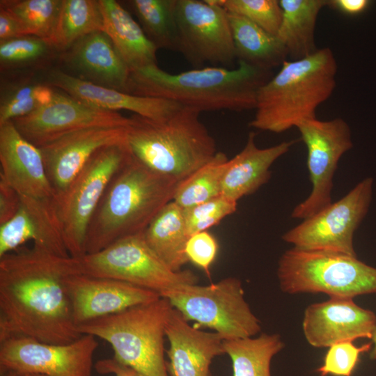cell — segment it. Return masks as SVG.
<instances>
[{"instance_id": "cell-1", "label": "cell", "mask_w": 376, "mask_h": 376, "mask_svg": "<svg viewBox=\"0 0 376 376\" xmlns=\"http://www.w3.org/2000/svg\"><path fill=\"white\" fill-rule=\"evenodd\" d=\"M79 273L77 258L20 247L0 258V342L13 336L65 344L81 334L65 279Z\"/></svg>"}, {"instance_id": "cell-2", "label": "cell", "mask_w": 376, "mask_h": 376, "mask_svg": "<svg viewBox=\"0 0 376 376\" xmlns=\"http://www.w3.org/2000/svg\"><path fill=\"white\" fill-rule=\"evenodd\" d=\"M235 68L207 66L171 74L150 65L130 72L126 93L162 98L202 111L255 109L271 71L238 61Z\"/></svg>"}, {"instance_id": "cell-3", "label": "cell", "mask_w": 376, "mask_h": 376, "mask_svg": "<svg viewBox=\"0 0 376 376\" xmlns=\"http://www.w3.org/2000/svg\"><path fill=\"white\" fill-rule=\"evenodd\" d=\"M178 184L146 166L131 153L110 181L91 221L85 254L144 232L161 210L173 200Z\"/></svg>"}, {"instance_id": "cell-4", "label": "cell", "mask_w": 376, "mask_h": 376, "mask_svg": "<svg viewBox=\"0 0 376 376\" xmlns=\"http://www.w3.org/2000/svg\"><path fill=\"white\" fill-rule=\"evenodd\" d=\"M336 73L337 63L329 47L304 58L285 61L277 74L259 88L249 127L282 133L316 118V109L336 88Z\"/></svg>"}, {"instance_id": "cell-5", "label": "cell", "mask_w": 376, "mask_h": 376, "mask_svg": "<svg viewBox=\"0 0 376 376\" xmlns=\"http://www.w3.org/2000/svg\"><path fill=\"white\" fill-rule=\"evenodd\" d=\"M200 113L182 107L159 120L133 114L126 130L132 155L155 172L179 182L185 180L219 152Z\"/></svg>"}, {"instance_id": "cell-6", "label": "cell", "mask_w": 376, "mask_h": 376, "mask_svg": "<svg viewBox=\"0 0 376 376\" xmlns=\"http://www.w3.org/2000/svg\"><path fill=\"white\" fill-rule=\"evenodd\" d=\"M173 306L164 297L77 327L110 344L117 362L142 376H169L164 359L166 327Z\"/></svg>"}, {"instance_id": "cell-7", "label": "cell", "mask_w": 376, "mask_h": 376, "mask_svg": "<svg viewBox=\"0 0 376 376\" xmlns=\"http://www.w3.org/2000/svg\"><path fill=\"white\" fill-rule=\"evenodd\" d=\"M276 273L281 290L290 295L353 299L376 294V267L345 254L293 246L281 256Z\"/></svg>"}, {"instance_id": "cell-8", "label": "cell", "mask_w": 376, "mask_h": 376, "mask_svg": "<svg viewBox=\"0 0 376 376\" xmlns=\"http://www.w3.org/2000/svg\"><path fill=\"white\" fill-rule=\"evenodd\" d=\"M169 300L187 321L205 327L224 340L252 337L261 331L260 322L244 297L241 281L224 278L207 285L191 284L160 295Z\"/></svg>"}, {"instance_id": "cell-9", "label": "cell", "mask_w": 376, "mask_h": 376, "mask_svg": "<svg viewBox=\"0 0 376 376\" xmlns=\"http://www.w3.org/2000/svg\"><path fill=\"white\" fill-rule=\"evenodd\" d=\"M79 274L127 282L162 293L199 278L189 269H170L147 243L144 232L119 239L104 249L77 258Z\"/></svg>"}, {"instance_id": "cell-10", "label": "cell", "mask_w": 376, "mask_h": 376, "mask_svg": "<svg viewBox=\"0 0 376 376\" xmlns=\"http://www.w3.org/2000/svg\"><path fill=\"white\" fill-rule=\"evenodd\" d=\"M127 142L98 150L66 191L55 198L65 244L75 258L85 254L91 221L113 175L130 157Z\"/></svg>"}, {"instance_id": "cell-11", "label": "cell", "mask_w": 376, "mask_h": 376, "mask_svg": "<svg viewBox=\"0 0 376 376\" xmlns=\"http://www.w3.org/2000/svg\"><path fill=\"white\" fill-rule=\"evenodd\" d=\"M373 179L360 181L345 196L285 232L282 240L294 247L357 256L354 234L366 216Z\"/></svg>"}, {"instance_id": "cell-12", "label": "cell", "mask_w": 376, "mask_h": 376, "mask_svg": "<svg viewBox=\"0 0 376 376\" xmlns=\"http://www.w3.org/2000/svg\"><path fill=\"white\" fill-rule=\"evenodd\" d=\"M178 50L194 67L235 68L237 61L228 13L221 0H175Z\"/></svg>"}, {"instance_id": "cell-13", "label": "cell", "mask_w": 376, "mask_h": 376, "mask_svg": "<svg viewBox=\"0 0 376 376\" xmlns=\"http://www.w3.org/2000/svg\"><path fill=\"white\" fill-rule=\"evenodd\" d=\"M307 148V166L312 189L308 196L292 210L295 219H307L331 203L334 176L341 157L352 146L351 130L341 118H317L297 127Z\"/></svg>"}, {"instance_id": "cell-14", "label": "cell", "mask_w": 376, "mask_h": 376, "mask_svg": "<svg viewBox=\"0 0 376 376\" xmlns=\"http://www.w3.org/2000/svg\"><path fill=\"white\" fill-rule=\"evenodd\" d=\"M97 347L96 338L89 334L65 344L13 336L0 342V369L19 375L91 376Z\"/></svg>"}, {"instance_id": "cell-15", "label": "cell", "mask_w": 376, "mask_h": 376, "mask_svg": "<svg viewBox=\"0 0 376 376\" xmlns=\"http://www.w3.org/2000/svg\"><path fill=\"white\" fill-rule=\"evenodd\" d=\"M29 142L40 147L64 134L95 127H127L130 118L89 106L56 89L49 104L12 120Z\"/></svg>"}, {"instance_id": "cell-16", "label": "cell", "mask_w": 376, "mask_h": 376, "mask_svg": "<svg viewBox=\"0 0 376 376\" xmlns=\"http://www.w3.org/2000/svg\"><path fill=\"white\" fill-rule=\"evenodd\" d=\"M64 283L77 328L161 297L155 291L127 282L79 273L68 275Z\"/></svg>"}, {"instance_id": "cell-17", "label": "cell", "mask_w": 376, "mask_h": 376, "mask_svg": "<svg viewBox=\"0 0 376 376\" xmlns=\"http://www.w3.org/2000/svg\"><path fill=\"white\" fill-rule=\"evenodd\" d=\"M127 127L82 129L64 134L38 147L55 198L61 197L66 191L98 150L126 141Z\"/></svg>"}, {"instance_id": "cell-18", "label": "cell", "mask_w": 376, "mask_h": 376, "mask_svg": "<svg viewBox=\"0 0 376 376\" xmlns=\"http://www.w3.org/2000/svg\"><path fill=\"white\" fill-rule=\"evenodd\" d=\"M29 240L40 250L58 256H70L65 244L55 198L21 196L17 213L0 225V258Z\"/></svg>"}, {"instance_id": "cell-19", "label": "cell", "mask_w": 376, "mask_h": 376, "mask_svg": "<svg viewBox=\"0 0 376 376\" xmlns=\"http://www.w3.org/2000/svg\"><path fill=\"white\" fill-rule=\"evenodd\" d=\"M376 315L357 305L353 299L330 298L308 306L302 322L304 335L315 347H329L344 341L371 338Z\"/></svg>"}, {"instance_id": "cell-20", "label": "cell", "mask_w": 376, "mask_h": 376, "mask_svg": "<svg viewBox=\"0 0 376 376\" xmlns=\"http://www.w3.org/2000/svg\"><path fill=\"white\" fill-rule=\"evenodd\" d=\"M59 58L69 70L65 72L72 77L97 86L126 91L130 70L103 31L80 38L61 52Z\"/></svg>"}, {"instance_id": "cell-21", "label": "cell", "mask_w": 376, "mask_h": 376, "mask_svg": "<svg viewBox=\"0 0 376 376\" xmlns=\"http://www.w3.org/2000/svg\"><path fill=\"white\" fill-rule=\"evenodd\" d=\"M166 338L169 343L166 368L171 376H213L210 370L213 359L225 354L221 336L190 324L173 307Z\"/></svg>"}, {"instance_id": "cell-22", "label": "cell", "mask_w": 376, "mask_h": 376, "mask_svg": "<svg viewBox=\"0 0 376 376\" xmlns=\"http://www.w3.org/2000/svg\"><path fill=\"white\" fill-rule=\"evenodd\" d=\"M0 178L21 196L55 198L38 147L26 139L12 121L0 124Z\"/></svg>"}, {"instance_id": "cell-23", "label": "cell", "mask_w": 376, "mask_h": 376, "mask_svg": "<svg viewBox=\"0 0 376 376\" xmlns=\"http://www.w3.org/2000/svg\"><path fill=\"white\" fill-rule=\"evenodd\" d=\"M46 84L95 108L117 112L127 110L154 120L166 118L183 107L168 100L139 96L97 86L72 77L61 69L49 70Z\"/></svg>"}, {"instance_id": "cell-24", "label": "cell", "mask_w": 376, "mask_h": 376, "mask_svg": "<svg viewBox=\"0 0 376 376\" xmlns=\"http://www.w3.org/2000/svg\"><path fill=\"white\" fill-rule=\"evenodd\" d=\"M256 133L249 132L245 146L229 159L221 184V195L237 201L251 194L269 179L272 164L285 155L294 141H283L275 146L260 148L256 143Z\"/></svg>"}, {"instance_id": "cell-25", "label": "cell", "mask_w": 376, "mask_h": 376, "mask_svg": "<svg viewBox=\"0 0 376 376\" xmlns=\"http://www.w3.org/2000/svg\"><path fill=\"white\" fill-rule=\"evenodd\" d=\"M103 16V31L110 38L130 72L157 65V47L139 24L117 1L99 0Z\"/></svg>"}, {"instance_id": "cell-26", "label": "cell", "mask_w": 376, "mask_h": 376, "mask_svg": "<svg viewBox=\"0 0 376 376\" xmlns=\"http://www.w3.org/2000/svg\"><path fill=\"white\" fill-rule=\"evenodd\" d=\"M327 0H280L283 15L275 36L292 61L314 54L315 29L320 10Z\"/></svg>"}, {"instance_id": "cell-27", "label": "cell", "mask_w": 376, "mask_h": 376, "mask_svg": "<svg viewBox=\"0 0 376 376\" xmlns=\"http://www.w3.org/2000/svg\"><path fill=\"white\" fill-rule=\"evenodd\" d=\"M228 17L237 62L271 71L287 60L288 52L275 36L239 15Z\"/></svg>"}, {"instance_id": "cell-28", "label": "cell", "mask_w": 376, "mask_h": 376, "mask_svg": "<svg viewBox=\"0 0 376 376\" xmlns=\"http://www.w3.org/2000/svg\"><path fill=\"white\" fill-rule=\"evenodd\" d=\"M146 240L172 270L179 272L187 263L185 246L189 237L182 209L173 201L166 205L144 231Z\"/></svg>"}, {"instance_id": "cell-29", "label": "cell", "mask_w": 376, "mask_h": 376, "mask_svg": "<svg viewBox=\"0 0 376 376\" xmlns=\"http://www.w3.org/2000/svg\"><path fill=\"white\" fill-rule=\"evenodd\" d=\"M225 354L232 362L233 376H272V358L285 347L278 334L224 340Z\"/></svg>"}, {"instance_id": "cell-30", "label": "cell", "mask_w": 376, "mask_h": 376, "mask_svg": "<svg viewBox=\"0 0 376 376\" xmlns=\"http://www.w3.org/2000/svg\"><path fill=\"white\" fill-rule=\"evenodd\" d=\"M103 27L99 0H62L49 43L61 53L84 36L103 31Z\"/></svg>"}, {"instance_id": "cell-31", "label": "cell", "mask_w": 376, "mask_h": 376, "mask_svg": "<svg viewBox=\"0 0 376 376\" xmlns=\"http://www.w3.org/2000/svg\"><path fill=\"white\" fill-rule=\"evenodd\" d=\"M138 19L147 38L159 49L178 50L175 0L126 1Z\"/></svg>"}, {"instance_id": "cell-32", "label": "cell", "mask_w": 376, "mask_h": 376, "mask_svg": "<svg viewBox=\"0 0 376 376\" xmlns=\"http://www.w3.org/2000/svg\"><path fill=\"white\" fill-rule=\"evenodd\" d=\"M228 160L219 151L212 160L179 182L173 201L185 209L220 196Z\"/></svg>"}, {"instance_id": "cell-33", "label": "cell", "mask_w": 376, "mask_h": 376, "mask_svg": "<svg viewBox=\"0 0 376 376\" xmlns=\"http://www.w3.org/2000/svg\"><path fill=\"white\" fill-rule=\"evenodd\" d=\"M62 0H1L0 6L17 20L24 36H33L49 42L54 33Z\"/></svg>"}, {"instance_id": "cell-34", "label": "cell", "mask_w": 376, "mask_h": 376, "mask_svg": "<svg viewBox=\"0 0 376 376\" xmlns=\"http://www.w3.org/2000/svg\"><path fill=\"white\" fill-rule=\"evenodd\" d=\"M56 50L45 40L22 36L0 42L1 70H8L36 64L47 58Z\"/></svg>"}, {"instance_id": "cell-35", "label": "cell", "mask_w": 376, "mask_h": 376, "mask_svg": "<svg viewBox=\"0 0 376 376\" xmlns=\"http://www.w3.org/2000/svg\"><path fill=\"white\" fill-rule=\"evenodd\" d=\"M227 13L249 19L267 33L276 36L282 20V8L277 0H221Z\"/></svg>"}, {"instance_id": "cell-36", "label": "cell", "mask_w": 376, "mask_h": 376, "mask_svg": "<svg viewBox=\"0 0 376 376\" xmlns=\"http://www.w3.org/2000/svg\"><path fill=\"white\" fill-rule=\"evenodd\" d=\"M237 203L220 195L188 208L182 209L186 228L189 236L218 224L233 214Z\"/></svg>"}, {"instance_id": "cell-37", "label": "cell", "mask_w": 376, "mask_h": 376, "mask_svg": "<svg viewBox=\"0 0 376 376\" xmlns=\"http://www.w3.org/2000/svg\"><path fill=\"white\" fill-rule=\"evenodd\" d=\"M371 342L357 347L352 341L335 343L329 347L323 363L316 372L320 376H352L359 361L360 355L370 352Z\"/></svg>"}, {"instance_id": "cell-38", "label": "cell", "mask_w": 376, "mask_h": 376, "mask_svg": "<svg viewBox=\"0 0 376 376\" xmlns=\"http://www.w3.org/2000/svg\"><path fill=\"white\" fill-rule=\"evenodd\" d=\"M218 250L216 238L207 230L191 235L185 246L188 261L201 269L208 277H210V269Z\"/></svg>"}, {"instance_id": "cell-39", "label": "cell", "mask_w": 376, "mask_h": 376, "mask_svg": "<svg viewBox=\"0 0 376 376\" xmlns=\"http://www.w3.org/2000/svg\"><path fill=\"white\" fill-rule=\"evenodd\" d=\"M20 202L21 195L0 178V225L15 216Z\"/></svg>"}, {"instance_id": "cell-40", "label": "cell", "mask_w": 376, "mask_h": 376, "mask_svg": "<svg viewBox=\"0 0 376 376\" xmlns=\"http://www.w3.org/2000/svg\"><path fill=\"white\" fill-rule=\"evenodd\" d=\"M24 36L15 16L0 6V42Z\"/></svg>"}, {"instance_id": "cell-41", "label": "cell", "mask_w": 376, "mask_h": 376, "mask_svg": "<svg viewBox=\"0 0 376 376\" xmlns=\"http://www.w3.org/2000/svg\"><path fill=\"white\" fill-rule=\"evenodd\" d=\"M95 370L102 375L111 374L113 376H142L134 369L117 362L113 358L101 359L94 366Z\"/></svg>"}, {"instance_id": "cell-42", "label": "cell", "mask_w": 376, "mask_h": 376, "mask_svg": "<svg viewBox=\"0 0 376 376\" xmlns=\"http://www.w3.org/2000/svg\"><path fill=\"white\" fill-rule=\"evenodd\" d=\"M370 3L368 0H331L328 1L327 6L343 13L354 15L363 12Z\"/></svg>"}, {"instance_id": "cell-43", "label": "cell", "mask_w": 376, "mask_h": 376, "mask_svg": "<svg viewBox=\"0 0 376 376\" xmlns=\"http://www.w3.org/2000/svg\"><path fill=\"white\" fill-rule=\"evenodd\" d=\"M56 89L47 84H37L34 88L33 96L39 107L46 106L52 102Z\"/></svg>"}, {"instance_id": "cell-44", "label": "cell", "mask_w": 376, "mask_h": 376, "mask_svg": "<svg viewBox=\"0 0 376 376\" xmlns=\"http://www.w3.org/2000/svg\"><path fill=\"white\" fill-rule=\"evenodd\" d=\"M372 347L369 352V357L372 360H376V328L370 338Z\"/></svg>"}, {"instance_id": "cell-45", "label": "cell", "mask_w": 376, "mask_h": 376, "mask_svg": "<svg viewBox=\"0 0 376 376\" xmlns=\"http://www.w3.org/2000/svg\"><path fill=\"white\" fill-rule=\"evenodd\" d=\"M0 376H19V375L10 370L0 369Z\"/></svg>"}, {"instance_id": "cell-46", "label": "cell", "mask_w": 376, "mask_h": 376, "mask_svg": "<svg viewBox=\"0 0 376 376\" xmlns=\"http://www.w3.org/2000/svg\"><path fill=\"white\" fill-rule=\"evenodd\" d=\"M19 376H45V375H37V374H24V375H19Z\"/></svg>"}]
</instances>
